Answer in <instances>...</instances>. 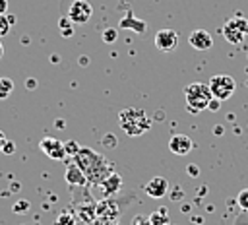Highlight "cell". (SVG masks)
I'll return each instance as SVG.
<instances>
[{"label": "cell", "mask_w": 248, "mask_h": 225, "mask_svg": "<svg viewBox=\"0 0 248 225\" xmlns=\"http://www.w3.org/2000/svg\"><path fill=\"white\" fill-rule=\"evenodd\" d=\"M184 95H186V111L190 114H200L202 111L207 109L211 97L209 85L202 83V81H192L184 87Z\"/></svg>", "instance_id": "cell-3"}, {"label": "cell", "mask_w": 248, "mask_h": 225, "mask_svg": "<svg viewBox=\"0 0 248 225\" xmlns=\"http://www.w3.org/2000/svg\"><path fill=\"white\" fill-rule=\"evenodd\" d=\"M248 35V19L242 17L240 14L234 17H229L223 23V37L227 43L231 45H240L244 41V37Z\"/></svg>", "instance_id": "cell-4"}, {"label": "cell", "mask_w": 248, "mask_h": 225, "mask_svg": "<svg viewBox=\"0 0 248 225\" xmlns=\"http://www.w3.org/2000/svg\"><path fill=\"white\" fill-rule=\"evenodd\" d=\"M6 140H8V138H6V134L0 130V151H2V147H4V144H6Z\"/></svg>", "instance_id": "cell-28"}, {"label": "cell", "mask_w": 248, "mask_h": 225, "mask_svg": "<svg viewBox=\"0 0 248 225\" xmlns=\"http://www.w3.org/2000/svg\"><path fill=\"white\" fill-rule=\"evenodd\" d=\"M8 12V0H0V16H6Z\"/></svg>", "instance_id": "cell-27"}, {"label": "cell", "mask_w": 248, "mask_h": 225, "mask_svg": "<svg viewBox=\"0 0 248 225\" xmlns=\"http://www.w3.org/2000/svg\"><path fill=\"white\" fill-rule=\"evenodd\" d=\"M93 16V8L87 0H74L68 8V19L76 25H81V23H87Z\"/></svg>", "instance_id": "cell-6"}, {"label": "cell", "mask_w": 248, "mask_h": 225, "mask_svg": "<svg viewBox=\"0 0 248 225\" xmlns=\"http://www.w3.org/2000/svg\"><path fill=\"white\" fill-rule=\"evenodd\" d=\"M188 173H190V177H192V178H196V177L200 175V169H198L196 165H188Z\"/></svg>", "instance_id": "cell-25"}, {"label": "cell", "mask_w": 248, "mask_h": 225, "mask_svg": "<svg viewBox=\"0 0 248 225\" xmlns=\"http://www.w3.org/2000/svg\"><path fill=\"white\" fill-rule=\"evenodd\" d=\"M132 225H151V219L147 217V215H136L134 219H132Z\"/></svg>", "instance_id": "cell-22"}, {"label": "cell", "mask_w": 248, "mask_h": 225, "mask_svg": "<svg viewBox=\"0 0 248 225\" xmlns=\"http://www.w3.org/2000/svg\"><path fill=\"white\" fill-rule=\"evenodd\" d=\"M66 182L70 186H83V184H87V178H85V175L81 173V169L76 163H70L66 167Z\"/></svg>", "instance_id": "cell-12"}, {"label": "cell", "mask_w": 248, "mask_h": 225, "mask_svg": "<svg viewBox=\"0 0 248 225\" xmlns=\"http://www.w3.org/2000/svg\"><path fill=\"white\" fill-rule=\"evenodd\" d=\"M155 47L161 52H170L178 47V33L174 29H159L155 33Z\"/></svg>", "instance_id": "cell-8"}, {"label": "cell", "mask_w": 248, "mask_h": 225, "mask_svg": "<svg viewBox=\"0 0 248 225\" xmlns=\"http://www.w3.org/2000/svg\"><path fill=\"white\" fill-rule=\"evenodd\" d=\"M143 190L149 198H163V196L169 194V180L163 178V177H153L151 180H147Z\"/></svg>", "instance_id": "cell-11"}, {"label": "cell", "mask_w": 248, "mask_h": 225, "mask_svg": "<svg viewBox=\"0 0 248 225\" xmlns=\"http://www.w3.org/2000/svg\"><path fill=\"white\" fill-rule=\"evenodd\" d=\"M79 147H81V145H79L78 142H74V140H68V142H64V149H66V155H72V157H74V155L79 151Z\"/></svg>", "instance_id": "cell-18"}, {"label": "cell", "mask_w": 248, "mask_h": 225, "mask_svg": "<svg viewBox=\"0 0 248 225\" xmlns=\"http://www.w3.org/2000/svg\"><path fill=\"white\" fill-rule=\"evenodd\" d=\"M58 25H60V29H62V35H64V37H72V31H74V29H72V25H74V23H72L68 17H62V19L58 21Z\"/></svg>", "instance_id": "cell-17"}, {"label": "cell", "mask_w": 248, "mask_h": 225, "mask_svg": "<svg viewBox=\"0 0 248 225\" xmlns=\"http://www.w3.org/2000/svg\"><path fill=\"white\" fill-rule=\"evenodd\" d=\"M14 142H10V140H6V144H4V147H2V153H14Z\"/></svg>", "instance_id": "cell-24"}, {"label": "cell", "mask_w": 248, "mask_h": 225, "mask_svg": "<svg viewBox=\"0 0 248 225\" xmlns=\"http://www.w3.org/2000/svg\"><path fill=\"white\" fill-rule=\"evenodd\" d=\"M2 56H4V47H2V43H0V60H2Z\"/></svg>", "instance_id": "cell-31"}, {"label": "cell", "mask_w": 248, "mask_h": 225, "mask_svg": "<svg viewBox=\"0 0 248 225\" xmlns=\"http://www.w3.org/2000/svg\"><path fill=\"white\" fill-rule=\"evenodd\" d=\"M39 147H41V151H43V153H45L48 159L62 161V159L66 157L64 142H60V140H56V138H50V136L43 138V140L39 142Z\"/></svg>", "instance_id": "cell-7"}, {"label": "cell", "mask_w": 248, "mask_h": 225, "mask_svg": "<svg viewBox=\"0 0 248 225\" xmlns=\"http://www.w3.org/2000/svg\"><path fill=\"white\" fill-rule=\"evenodd\" d=\"M219 105H221V101H217V99H211V101H209V105H207V109H211V111H217V109H219Z\"/></svg>", "instance_id": "cell-26"}, {"label": "cell", "mask_w": 248, "mask_h": 225, "mask_svg": "<svg viewBox=\"0 0 248 225\" xmlns=\"http://www.w3.org/2000/svg\"><path fill=\"white\" fill-rule=\"evenodd\" d=\"M12 91H14V81L6 76L0 78V99H8Z\"/></svg>", "instance_id": "cell-15"}, {"label": "cell", "mask_w": 248, "mask_h": 225, "mask_svg": "<svg viewBox=\"0 0 248 225\" xmlns=\"http://www.w3.org/2000/svg\"><path fill=\"white\" fill-rule=\"evenodd\" d=\"M118 124L124 130V134L136 138V136L145 134L151 128V118L141 109L128 107V109H122L118 112Z\"/></svg>", "instance_id": "cell-2"}, {"label": "cell", "mask_w": 248, "mask_h": 225, "mask_svg": "<svg viewBox=\"0 0 248 225\" xmlns=\"http://www.w3.org/2000/svg\"><path fill=\"white\" fill-rule=\"evenodd\" d=\"M116 136L114 134H107V136H103V145L105 147H116Z\"/></svg>", "instance_id": "cell-21"}, {"label": "cell", "mask_w": 248, "mask_h": 225, "mask_svg": "<svg viewBox=\"0 0 248 225\" xmlns=\"http://www.w3.org/2000/svg\"><path fill=\"white\" fill-rule=\"evenodd\" d=\"M236 204L242 211H248V188H242L238 194H236Z\"/></svg>", "instance_id": "cell-16"}, {"label": "cell", "mask_w": 248, "mask_h": 225, "mask_svg": "<svg viewBox=\"0 0 248 225\" xmlns=\"http://www.w3.org/2000/svg\"><path fill=\"white\" fill-rule=\"evenodd\" d=\"M10 21H8V16H0V39L4 37V35H8V31H10Z\"/></svg>", "instance_id": "cell-20"}, {"label": "cell", "mask_w": 248, "mask_h": 225, "mask_svg": "<svg viewBox=\"0 0 248 225\" xmlns=\"http://www.w3.org/2000/svg\"><path fill=\"white\" fill-rule=\"evenodd\" d=\"M103 39H105L107 43H112V41L116 39V31H112V29H110V31H105V35H103Z\"/></svg>", "instance_id": "cell-23"}, {"label": "cell", "mask_w": 248, "mask_h": 225, "mask_svg": "<svg viewBox=\"0 0 248 225\" xmlns=\"http://www.w3.org/2000/svg\"><path fill=\"white\" fill-rule=\"evenodd\" d=\"M17 206H19V208H16V209H17V211H23V209H25V206H27V204H25V202H19V204H17Z\"/></svg>", "instance_id": "cell-29"}, {"label": "cell", "mask_w": 248, "mask_h": 225, "mask_svg": "<svg viewBox=\"0 0 248 225\" xmlns=\"http://www.w3.org/2000/svg\"><path fill=\"white\" fill-rule=\"evenodd\" d=\"M188 43L196 48V50H209L213 47V37L209 35V31L205 29H194L188 35Z\"/></svg>", "instance_id": "cell-9"}, {"label": "cell", "mask_w": 248, "mask_h": 225, "mask_svg": "<svg viewBox=\"0 0 248 225\" xmlns=\"http://www.w3.org/2000/svg\"><path fill=\"white\" fill-rule=\"evenodd\" d=\"M192 147H194V142L186 134H174L169 140V149L174 155H188L192 151Z\"/></svg>", "instance_id": "cell-10"}, {"label": "cell", "mask_w": 248, "mask_h": 225, "mask_svg": "<svg viewBox=\"0 0 248 225\" xmlns=\"http://www.w3.org/2000/svg\"><path fill=\"white\" fill-rule=\"evenodd\" d=\"M74 221H76V219H74V215H70V211H62V213L58 215L56 225H76Z\"/></svg>", "instance_id": "cell-19"}, {"label": "cell", "mask_w": 248, "mask_h": 225, "mask_svg": "<svg viewBox=\"0 0 248 225\" xmlns=\"http://www.w3.org/2000/svg\"><path fill=\"white\" fill-rule=\"evenodd\" d=\"M207 85H209L211 97L217 99V101H227L229 97H232V93H234V89H236L234 78H232V76H227V74L211 76Z\"/></svg>", "instance_id": "cell-5"}, {"label": "cell", "mask_w": 248, "mask_h": 225, "mask_svg": "<svg viewBox=\"0 0 248 225\" xmlns=\"http://www.w3.org/2000/svg\"><path fill=\"white\" fill-rule=\"evenodd\" d=\"M101 188H103V192L105 194H116L118 190H120V186H122V177L118 175V173H110L107 178H103L101 180V184H99Z\"/></svg>", "instance_id": "cell-13"}, {"label": "cell", "mask_w": 248, "mask_h": 225, "mask_svg": "<svg viewBox=\"0 0 248 225\" xmlns=\"http://www.w3.org/2000/svg\"><path fill=\"white\" fill-rule=\"evenodd\" d=\"M74 163L81 169L87 182L95 186H99L101 180L112 173V165L107 161V157L91 147H79V151L74 155Z\"/></svg>", "instance_id": "cell-1"}, {"label": "cell", "mask_w": 248, "mask_h": 225, "mask_svg": "<svg viewBox=\"0 0 248 225\" xmlns=\"http://www.w3.org/2000/svg\"><path fill=\"white\" fill-rule=\"evenodd\" d=\"M27 87H35V80H27Z\"/></svg>", "instance_id": "cell-30"}, {"label": "cell", "mask_w": 248, "mask_h": 225, "mask_svg": "<svg viewBox=\"0 0 248 225\" xmlns=\"http://www.w3.org/2000/svg\"><path fill=\"white\" fill-rule=\"evenodd\" d=\"M149 219H151V225H170V223H169L170 219H169V213H167L165 208H161V209H157L155 213H151Z\"/></svg>", "instance_id": "cell-14"}]
</instances>
